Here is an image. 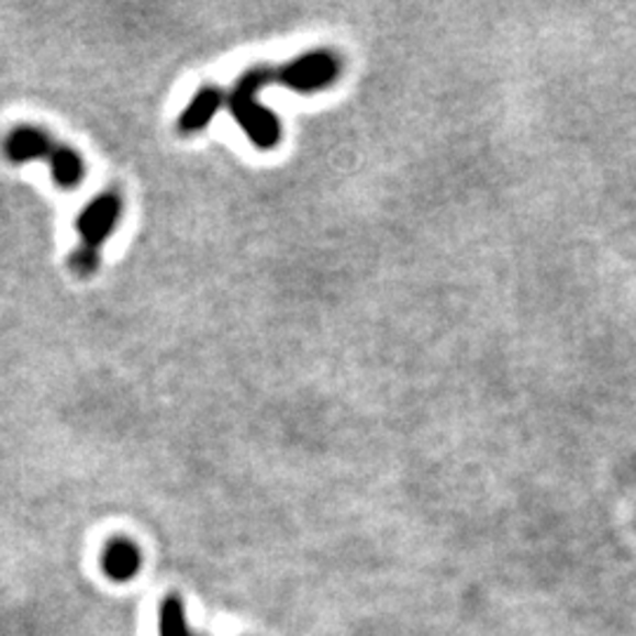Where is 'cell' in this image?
Listing matches in <instances>:
<instances>
[{"mask_svg":"<svg viewBox=\"0 0 636 636\" xmlns=\"http://www.w3.org/2000/svg\"><path fill=\"white\" fill-rule=\"evenodd\" d=\"M339 76V59L331 51H312L281 67H255L243 74L232 92H226V107H230L234 121L241 125L257 149L269 152L281 142V121L274 111L259 104V92L267 86H283L295 92H319L331 88Z\"/></svg>","mask_w":636,"mask_h":636,"instance_id":"6da1fadb","label":"cell"},{"mask_svg":"<svg viewBox=\"0 0 636 636\" xmlns=\"http://www.w3.org/2000/svg\"><path fill=\"white\" fill-rule=\"evenodd\" d=\"M123 201L116 191H104L78 215V246L69 255V269L76 276H92L100 265L102 243L113 234L121 220Z\"/></svg>","mask_w":636,"mask_h":636,"instance_id":"7a4b0ae2","label":"cell"},{"mask_svg":"<svg viewBox=\"0 0 636 636\" xmlns=\"http://www.w3.org/2000/svg\"><path fill=\"white\" fill-rule=\"evenodd\" d=\"M224 104H226V92H222L220 88L215 86L199 88L189 100V104L185 107V111L179 113L177 130L185 135L201 133V130H205L212 123V119L217 116Z\"/></svg>","mask_w":636,"mask_h":636,"instance_id":"3957f363","label":"cell"},{"mask_svg":"<svg viewBox=\"0 0 636 636\" xmlns=\"http://www.w3.org/2000/svg\"><path fill=\"white\" fill-rule=\"evenodd\" d=\"M57 140L34 125L14 127L5 140V156L12 163H29V160H47L55 149Z\"/></svg>","mask_w":636,"mask_h":636,"instance_id":"277c9868","label":"cell"},{"mask_svg":"<svg viewBox=\"0 0 636 636\" xmlns=\"http://www.w3.org/2000/svg\"><path fill=\"white\" fill-rule=\"evenodd\" d=\"M142 554L135 543L125 537H113L102 551V570L113 582H127L140 573Z\"/></svg>","mask_w":636,"mask_h":636,"instance_id":"5b68a950","label":"cell"},{"mask_svg":"<svg viewBox=\"0 0 636 636\" xmlns=\"http://www.w3.org/2000/svg\"><path fill=\"white\" fill-rule=\"evenodd\" d=\"M47 166H51V175L62 189H74L80 185V179L86 177V166L83 158H80L71 146L55 144V149L47 158Z\"/></svg>","mask_w":636,"mask_h":636,"instance_id":"8992f818","label":"cell"},{"mask_svg":"<svg viewBox=\"0 0 636 636\" xmlns=\"http://www.w3.org/2000/svg\"><path fill=\"white\" fill-rule=\"evenodd\" d=\"M158 634L160 636H196L187 625L185 601L170 594L160 601L158 609Z\"/></svg>","mask_w":636,"mask_h":636,"instance_id":"52a82bcc","label":"cell"}]
</instances>
